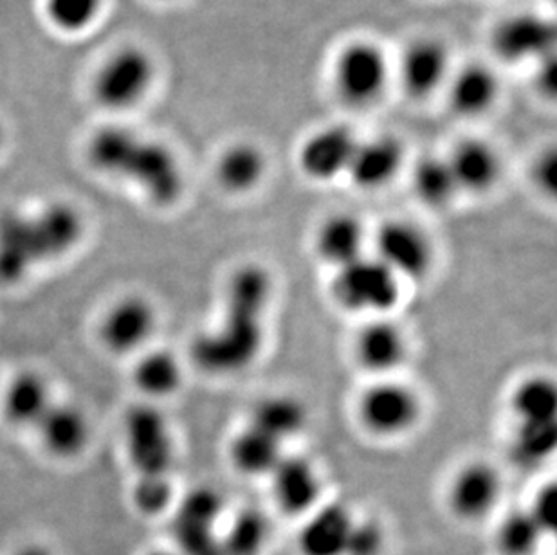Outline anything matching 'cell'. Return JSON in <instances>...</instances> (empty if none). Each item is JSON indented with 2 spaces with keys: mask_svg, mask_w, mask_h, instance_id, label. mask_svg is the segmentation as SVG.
<instances>
[{
  "mask_svg": "<svg viewBox=\"0 0 557 555\" xmlns=\"http://www.w3.org/2000/svg\"><path fill=\"white\" fill-rule=\"evenodd\" d=\"M271 296L269 274L258 266L238 269L227 283L226 318L216 331L194 341L191 357L210 373L249 367L262 346V316Z\"/></svg>",
  "mask_w": 557,
  "mask_h": 555,
  "instance_id": "1",
  "label": "cell"
},
{
  "mask_svg": "<svg viewBox=\"0 0 557 555\" xmlns=\"http://www.w3.org/2000/svg\"><path fill=\"white\" fill-rule=\"evenodd\" d=\"M84 233L82 213L67 202L0 217V285L21 283L35 269L67 257L84 240Z\"/></svg>",
  "mask_w": 557,
  "mask_h": 555,
  "instance_id": "2",
  "label": "cell"
},
{
  "mask_svg": "<svg viewBox=\"0 0 557 555\" xmlns=\"http://www.w3.org/2000/svg\"><path fill=\"white\" fill-rule=\"evenodd\" d=\"M89 163L109 177L141 189L152 205L172 206L185 186L175 153L163 143L147 139L126 126H106L90 137Z\"/></svg>",
  "mask_w": 557,
  "mask_h": 555,
  "instance_id": "3",
  "label": "cell"
},
{
  "mask_svg": "<svg viewBox=\"0 0 557 555\" xmlns=\"http://www.w3.org/2000/svg\"><path fill=\"white\" fill-rule=\"evenodd\" d=\"M392 65L379 44L352 40L337 51L332 63V87L337 98L352 109L375 106L388 89Z\"/></svg>",
  "mask_w": 557,
  "mask_h": 555,
  "instance_id": "4",
  "label": "cell"
},
{
  "mask_svg": "<svg viewBox=\"0 0 557 555\" xmlns=\"http://www.w3.org/2000/svg\"><path fill=\"white\" fill-rule=\"evenodd\" d=\"M156 82L152 54L137 46H125L98 69L92 92L107 111H128L139 106Z\"/></svg>",
  "mask_w": 557,
  "mask_h": 555,
  "instance_id": "5",
  "label": "cell"
},
{
  "mask_svg": "<svg viewBox=\"0 0 557 555\" xmlns=\"http://www.w3.org/2000/svg\"><path fill=\"white\" fill-rule=\"evenodd\" d=\"M125 444L136 480L169 478L174 466V439L169 420L158 408L141 404L128 409Z\"/></svg>",
  "mask_w": 557,
  "mask_h": 555,
  "instance_id": "6",
  "label": "cell"
},
{
  "mask_svg": "<svg viewBox=\"0 0 557 555\" xmlns=\"http://www.w3.org/2000/svg\"><path fill=\"white\" fill-rule=\"evenodd\" d=\"M332 294L350 312H386L399 299V280L377 258H358L339 268Z\"/></svg>",
  "mask_w": 557,
  "mask_h": 555,
  "instance_id": "7",
  "label": "cell"
},
{
  "mask_svg": "<svg viewBox=\"0 0 557 555\" xmlns=\"http://www.w3.org/2000/svg\"><path fill=\"white\" fill-rule=\"evenodd\" d=\"M556 35L554 21L537 13H515L496 22L490 37L491 51L507 65L540 62L556 53Z\"/></svg>",
  "mask_w": 557,
  "mask_h": 555,
  "instance_id": "8",
  "label": "cell"
},
{
  "mask_svg": "<svg viewBox=\"0 0 557 555\" xmlns=\"http://www.w3.org/2000/svg\"><path fill=\"white\" fill-rule=\"evenodd\" d=\"M156 329V309L143 296H123L106 310L98 326L101 345L116 356L141 350Z\"/></svg>",
  "mask_w": 557,
  "mask_h": 555,
  "instance_id": "9",
  "label": "cell"
},
{
  "mask_svg": "<svg viewBox=\"0 0 557 555\" xmlns=\"http://www.w3.org/2000/svg\"><path fill=\"white\" fill-rule=\"evenodd\" d=\"M358 141L350 126L342 123L321 126L301 143L298 166L310 181L329 183L347 173Z\"/></svg>",
  "mask_w": 557,
  "mask_h": 555,
  "instance_id": "10",
  "label": "cell"
},
{
  "mask_svg": "<svg viewBox=\"0 0 557 555\" xmlns=\"http://www.w3.org/2000/svg\"><path fill=\"white\" fill-rule=\"evenodd\" d=\"M451 58L438 38L422 37L406 46L397 65V79L406 95L424 100L446 87Z\"/></svg>",
  "mask_w": 557,
  "mask_h": 555,
  "instance_id": "11",
  "label": "cell"
},
{
  "mask_svg": "<svg viewBox=\"0 0 557 555\" xmlns=\"http://www.w3.org/2000/svg\"><path fill=\"white\" fill-rule=\"evenodd\" d=\"M421 406L416 393L403 384L381 383L363 393L359 417L375 435L395 436L416 424Z\"/></svg>",
  "mask_w": 557,
  "mask_h": 555,
  "instance_id": "12",
  "label": "cell"
},
{
  "mask_svg": "<svg viewBox=\"0 0 557 555\" xmlns=\"http://www.w3.org/2000/svg\"><path fill=\"white\" fill-rule=\"evenodd\" d=\"M377 260L395 276L421 278L432 266V249L426 236L408 222L381 225L377 233Z\"/></svg>",
  "mask_w": 557,
  "mask_h": 555,
  "instance_id": "13",
  "label": "cell"
},
{
  "mask_svg": "<svg viewBox=\"0 0 557 555\" xmlns=\"http://www.w3.org/2000/svg\"><path fill=\"white\" fill-rule=\"evenodd\" d=\"M44 449L62 460L82 455L90 442V422L84 409L53 400L35 428Z\"/></svg>",
  "mask_w": 557,
  "mask_h": 555,
  "instance_id": "14",
  "label": "cell"
},
{
  "mask_svg": "<svg viewBox=\"0 0 557 555\" xmlns=\"http://www.w3.org/2000/svg\"><path fill=\"white\" fill-rule=\"evenodd\" d=\"M447 103L460 118H479L490 112L499 98L495 69L482 62L466 63L451 71L446 82Z\"/></svg>",
  "mask_w": 557,
  "mask_h": 555,
  "instance_id": "15",
  "label": "cell"
},
{
  "mask_svg": "<svg viewBox=\"0 0 557 555\" xmlns=\"http://www.w3.org/2000/svg\"><path fill=\"white\" fill-rule=\"evenodd\" d=\"M405 161V148L394 136L359 139L348 164L347 175L358 188L379 189L399 173Z\"/></svg>",
  "mask_w": 557,
  "mask_h": 555,
  "instance_id": "16",
  "label": "cell"
},
{
  "mask_svg": "<svg viewBox=\"0 0 557 555\" xmlns=\"http://www.w3.org/2000/svg\"><path fill=\"white\" fill-rule=\"evenodd\" d=\"M447 164L451 168L458 192L484 194L493 188L499 178V156L490 143L479 137H469L455 145Z\"/></svg>",
  "mask_w": 557,
  "mask_h": 555,
  "instance_id": "17",
  "label": "cell"
},
{
  "mask_svg": "<svg viewBox=\"0 0 557 555\" xmlns=\"http://www.w3.org/2000/svg\"><path fill=\"white\" fill-rule=\"evenodd\" d=\"M499 496V478L485 464H471L458 472L449 489V505L466 521L484 518L493 510Z\"/></svg>",
  "mask_w": 557,
  "mask_h": 555,
  "instance_id": "18",
  "label": "cell"
},
{
  "mask_svg": "<svg viewBox=\"0 0 557 555\" xmlns=\"http://www.w3.org/2000/svg\"><path fill=\"white\" fill-rule=\"evenodd\" d=\"M2 414L15 428L35 430L44 414L53 404L49 383L37 372H22L0 393Z\"/></svg>",
  "mask_w": 557,
  "mask_h": 555,
  "instance_id": "19",
  "label": "cell"
},
{
  "mask_svg": "<svg viewBox=\"0 0 557 555\" xmlns=\"http://www.w3.org/2000/svg\"><path fill=\"white\" fill-rule=\"evenodd\" d=\"M271 477L274 499L284 513L304 514L314 507L320 496V482L309 461L304 458H282Z\"/></svg>",
  "mask_w": 557,
  "mask_h": 555,
  "instance_id": "20",
  "label": "cell"
},
{
  "mask_svg": "<svg viewBox=\"0 0 557 555\" xmlns=\"http://www.w3.org/2000/svg\"><path fill=\"white\" fill-rule=\"evenodd\" d=\"M268 172L265 153L248 141L233 143L216 161V181L230 194H248L262 183Z\"/></svg>",
  "mask_w": 557,
  "mask_h": 555,
  "instance_id": "21",
  "label": "cell"
},
{
  "mask_svg": "<svg viewBox=\"0 0 557 555\" xmlns=\"http://www.w3.org/2000/svg\"><path fill=\"white\" fill-rule=\"evenodd\" d=\"M352 523L342 505L321 508L301 529L298 540L301 555H345Z\"/></svg>",
  "mask_w": 557,
  "mask_h": 555,
  "instance_id": "22",
  "label": "cell"
},
{
  "mask_svg": "<svg viewBox=\"0 0 557 555\" xmlns=\"http://www.w3.org/2000/svg\"><path fill=\"white\" fill-rule=\"evenodd\" d=\"M405 337L399 326L389 321H372L359 332L356 341L359 365L370 372H392L405 359Z\"/></svg>",
  "mask_w": 557,
  "mask_h": 555,
  "instance_id": "23",
  "label": "cell"
},
{
  "mask_svg": "<svg viewBox=\"0 0 557 555\" xmlns=\"http://www.w3.org/2000/svg\"><path fill=\"white\" fill-rule=\"evenodd\" d=\"M363 225L358 219L339 213L321 224L315 249L326 263L339 269L363 257Z\"/></svg>",
  "mask_w": 557,
  "mask_h": 555,
  "instance_id": "24",
  "label": "cell"
},
{
  "mask_svg": "<svg viewBox=\"0 0 557 555\" xmlns=\"http://www.w3.org/2000/svg\"><path fill=\"white\" fill-rule=\"evenodd\" d=\"M306 424V409L289 395L263 398L252 411L251 428L262 431L273 441H287Z\"/></svg>",
  "mask_w": 557,
  "mask_h": 555,
  "instance_id": "25",
  "label": "cell"
},
{
  "mask_svg": "<svg viewBox=\"0 0 557 555\" xmlns=\"http://www.w3.org/2000/svg\"><path fill=\"white\" fill-rule=\"evenodd\" d=\"M183 381V368L174 354L166 350L148 351L134 368V384L148 397H170Z\"/></svg>",
  "mask_w": 557,
  "mask_h": 555,
  "instance_id": "26",
  "label": "cell"
},
{
  "mask_svg": "<svg viewBox=\"0 0 557 555\" xmlns=\"http://www.w3.org/2000/svg\"><path fill=\"white\" fill-rule=\"evenodd\" d=\"M280 442L249 425L248 430H244L232 444L233 466L248 477L271 474L274 467L284 458L280 455Z\"/></svg>",
  "mask_w": 557,
  "mask_h": 555,
  "instance_id": "27",
  "label": "cell"
},
{
  "mask_svg": "<svg viewBox=\"0 0 557 555\" xmlns=\"http://www.w3.org/2000/svg\"><path fill=\"white\" fill-rule=\"evenodd\" d=\"M411 184L417 197L428 206H444L457 195L458 188L447 159L426 158L417 163Z\"/></svg>",
  "mask_w": 557,
  "mask_h": 555,
  "instance_id": "28",
  "label": "cell"
},
{
  "mask_svg": "<svg viewBox=\"0 0 557 555\" xmlns=\"http://www.w3.org/2000/svg\"><path fill=\"white\" fill-rule=\"evenodd\" d=\"M512 408L520 422H556L557 392L548 379H529L516 388Z\"/></svg>",
  "mask_w": 557,
  "mask_h": 555,
  "instance_id": "29",
  "label": "cell"
},
{
  "mask_svg": "<svg viewBox=\"0 0 557 555\" xmlns=\"http://www.w3.org/2000/svg\"><path fill=\"white\" fill-rule=\"evenodd\" d=\"M269 525L258 510H243L233 519L232 527L222 540L226 555H258L268 541Z\"/></svg>",
  "mask_w": 557,
  "mask_h": 555,
  "instance_id": "30",
  "label": "cell"
},
{
  "mask_svg": "<svg viewBox=\"0 0 557 555\" xmlns=\"http://www.w3.org/2000/svg\"><path fill=\"white\" fill-rule=\"evenodd\" d=\"M557 445L556 422H521L516 431L515 456L516 460L534 466L553 455Z\"/></svg>",
  "mask_w": 557,
  "mask_h": 555,
  "instance_id": "31",
  "label": "cell"
},
{
  "mask_svg": "<svg viewBox=\"0 0 557 555\" xmlns=\"http://www.w3.org/2000/svg\"><path fill=\"white\" fill-rule=\"evenodd\" d=\"M542 535V527L531 513H512L499 525V551L505 555H531L540 545Z\"/></svg>",
  "mask_w": 557,
  "mask_h": 555,
  "instance_id": "32",
  "label": "cell"
},
{
  "mask_svg": "<svg viewBox=\"0 0 557 555\" xmlns=\"http://www.w3.org/2000/svg\"><path fill=\"white\" fill-rule=\"evenodd\" d=\"M103 0H46L51 24L63 33L85 32L100 16Z\"/></svg>",
  "mask_w": 557,
  "mask_h": 555,
  "instance_id": "33",
  "label": "cell"
},
{
  "mask_svg": "<svg viewBox=\"0 0 557 555\" xmlns=\"http://www.w3.org/2000/svg\"><path fill=\"white\" fill-rule=\"evenodd\" d=\"M221 513V496L211 489L200 488L186 494L185 499L181 502L175 521L200 525V527H215Z\"/></svg>",
  "mask_w": 557,
  "mask_h": 555,
  "instance_id": "34",
  "label": "cell"
},
{
  "mask_svg": "<svg viewBox=\"0 0 557 555\" xmlns=\"http://www.w3.org/2000/svg\"><path fill=\"white\" fill-rule=\"evenodd\" d=\"M174 496V489L170 478H147V480H136L132 499L139 513L145 516H159L169 508L170 502Z\"/></svg>",
  "mask_w": 557,
  "mask_h": 555,
  "instance_id": "35",
  "label": "cell"
},
{
  "mask_svg": "<svg viewBox=\"0 0 557 555\" xmlns=\"http://www.w3.org/2000/svg\"><path fill=\"white\" fill-rule=\"evenodd\" d=\"M175 538L183 552L181 555H226L222 541L213 534V527L175 521Z\"/></svg>",
  "mask_w": 557,
  "mask_h": 555,
  "instance_id": "36",
  "label": "cell"
},
{
  "mask_svg": "<svg viewBox=\"0 0 557 555\" xmlns=\"http://www.w3.org/2000/svg\"><path fill=\"white\" fill-rule=\"evenodd\" d=\"M383 530L372 521H354L345 555H379L383 548Z\"/></svg>",
  "mask_w": 557,
  "mask_h": 555,
  "instance_id": "37",
  "label": "cell"
},
{
  "mask_svg": "<svg viewBox=\"0 0 557 555\" xmlns=\"http://www.w3.org/2000/svg\"><path fill=\"white\" fill-rule=\"evenodd\" d=\"M531 514L532 518L536 519V523L542 527L543 534L556 527L557 491L554 485H548V488L543 489L542 493L537 494Z\"/></svg>",
  "mask_w": 557,
  "mask_h": 555,
  "instance_id": "38",
  "label": "cell"
},
{
  "mask_svg": "<svg viewBox=\"0 0 557 555\" xmlns=\"http://www.w3.org/2000/svg\"><path fill=\"white\" fill-rule=\"evenodd\" d=\"M534 178L547 194H554L557 186V158L554 150L543 153L534 168Z\"/></svg>",
  "mask_w": 557,
  "mask_h": 555,
  "instance_id": "39",
  "label": "cell"
},
{
  "mask_svg": "<svg viewBox=\"0 0 557 555\" xmlns=\"http://www.w3.org/2000/svg\"><path fill=\"white\" fill-rule=\"evenodd\" d=\"M540 71H537V84H540V90L545 95H556V78H557V65H556V53L548 54V57L540 60Z\"/></svg>",
  "mask_w": 557,
  "mask_h": 555,
  "instance_id": "40",
  "label": "cell"
},
{
  "mask_svg": "<svg viewBox=\"0 0 557 555\" xmlns=\"http://www.w3.org/2000/svg\"><path fill=\"white\" fill-rule=\"evenodd\" d=\"M13 555H53L51 552L46 548L44 545H38V543H29V545H24L22 548L15 552Z\"/></svg>",
  "mask_w": 557,
  "mask_h": 555,
  "instance_id": "41",
  "label": "cell"
},
{
  "mask_svg": "<svg viewBox=\"0 0 557 555\" xmlns=\"http://www.w3.org/2000/svg\"><path fill=\"white\" fill-rule=\"evenodd\" d=\"M2 143H4V128L0 125V147H2Z\"/></svg>",
  "mask_w": 557,
  "mask_h": 555,
  "instance_id": "42",
  "label": "cell"
},
{
  "mask_svg": "<svg viewBox=\"0 0 557 555\" xmlns=\"http://www.w3.org/2000/svg\"><path fill=\"white\" fill-rule=\"evenodd\" d=\"M150 555H175V554H170V552H152V554Z\"/></svg>",
  "mask_w": 557,
  "mask_h": 555,
  "instance_id": "43",
  "label": "cell"
},
{
  "mask_svg": "<svg viewBox=\"0 0 557 555\" xmlns=\"http://www.w3.org/2000/svg\"><path fill=\"white\" fill-rule=\"evenodd\" d=\"M0 393H2V386H0Z\"/></svg>",
  "mask_w": 557,
  "mask_h": 555,
  "instance_id": "44",
  "label": "cell"
}]
</instances>
